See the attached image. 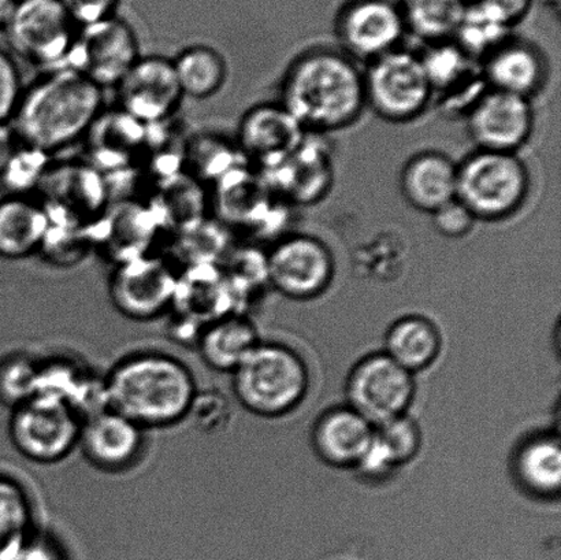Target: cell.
I'll list each match as a JSON object with an SVG mask.
<instances>
[{
	"instance_id": "1",
	"label": "cell",
	"mask_w": 561,
	"mask_h": 560,
	"mask_svg": "<svg viewBox=\"0 0 561 560\" xmlns=\"http://www.w3.org/2000/svg\"><path fill=\"white\" fill-rule=\"evenodd\" d=\"M278 102L307 134L350 128L367 110L363 68L340 48L308 49L286 69Z\"/></svg>"
},
{
	"instance_id": "2",
	"label": "cell",
	"mask_w": 561,
	"mask_h": 560,
	"mask_svg": "<svg viewBox=\"0 0 561 560\" xmlns=\"http://www.w3.org/2000/svg\"><path fill=\"white\" fill-rule=\"evenodd\" d=\"M104 108L101 87L59 68L43 71L24 88L10 125L21 142L54 157L84 140Z\"/></svg>"
},
{
	"instance_id": "3",
	"label": "cell",
	"mask_w": 561,
	"mask_h": 560,
	"mask_svg": "<svg viewBox=\"0 0 561 560\" xmlns=\"http://www.w3.org/2000/svg\"><path fill=\"white\" fill-rule=\"evenodd\" d=\"M197 389L190 366L158 351L125 356L103 377L104 405L145 431L185 421Z\"/></svg>"
},
{
	"instance_id": "4",
	"label": "cell",
	"mask_w": 561,
	"mask_h": 560,
	"mask_svg": "<svg viewBox=\"0 0 561 560\" xmlns=\"http://www.w3.org/2000/svg\"><path fill=\"white\" fill-rule=\"evenodd\" d=\"M531 175L518 153L474 150L458 163L456 199L477 221L500 222L529 199Z\"/></svg>"
},
{
	"instance_id": "5",
	"label": "cell",
	"mask_w": 561,
	"mask_h": 560,
	"mask_svg": "<svg viewBox=\"0 0 561 560\" xmlns=\"http://www.w3.org/2000/svg\"><path fill=\"white\" fill-rule=\"evenodd\" d=\"M232 389L241 408L273 419L289 413L306 397L307 367L284 345L260 343L232 373Z\"/></svg>"
},
{
	"instance_id": "6",
	"label": "cell",
	"mask_w": 561,
	"mask_h": 560,
	"mask_svg": "<svg viewBox=\"0 0 561 560\" xmlns=\"http://www.w3.org/2000/svg\"><path fill=\"white\" fill-rule=\"evenodd\" d=\"M366 108L392 124H409L432 106L434 92L420 54L403 47L371 60L363 68Z\"/></svg>"
},
{
	"instance_id": "7",
	"label": "cell",
	"mask_w": 561,
	"mask_h": 560,
	"mask_svg": "<svg viewBox=\"0 0 561 560\" xmlns=\"http://www.w3.org/2000/svg\"><path fill=\"white\" fill-rule=\"evenodd\" d=\"M82 419L80 411L65 400L36 395L11 410L9 438L22 458L55 465L79 446Z\"/></svg>"
},
{
	"instance_id": "8",
	"label": "cell",
	"mask_w": 561,
	"mask_h": 560,
	"mask_svg": "<svg viewBox=\"0 0 561 560\" xmlns=\"http://www.w3.org/2000/svg\"><path fill=\"white\" fill-rule=\"evenodd\" d=\"M79 30L59 0H20L3 32L11 52L47 71L66 68Z\"/></svg>"
},
{
	"instance_id": "9",
	"label": "cell",
	"mask_w": 561,
	"mask_h": 560,
	"mask_svg": "<svg viewBox=\"0 0 561 560\" xmlns=\"http://www.w3.org/2000/svg\"><path fill=\"white\" fill-rule=\"evenodd\" d=\"M178 279V268L156 252L115 265L108 278V298L128 320H158L172 310Z\"/></svg>"
},
{
	"instance_id": "10",
	"label": "cell",
	"mask_w": 561,
	"mask_h": 560,
	"mask_svg": "<svg viewBox=\"0 0 561 560\" xmlns=\"http://www.w3.org/2000/svg\"><path fill=\"white\" fill-rule=\"evenodd\" d=\"M141 57L134 26L117 14L80 27L66 68L107 90L117 87Z\"/></svg>"
},
{
	"instance_id": "11",
	"label": "cell",
	"mask_w": 561,
	"mask_h": 560,
	"mask_svg": "<svg viewBox=\"0 0 561 560\" xmlns=\"http://www.w3.org/2000/svg\"><path fill=\"white\" fill-rule=\"evenodd\" d=\"M266 256L268 284L286 298H318L333 282V252L316 236L286 233L274 241Z\"/></svg>"
},
{
	"instance_id": "12",
	"label": "cell",
	"mask_w": 561,
	"mask_h": 560,
	"mask_svg": "<svg viewBox=\"0 0 561 560\" xmlns=\"http://www.w3.org/2000/svg\"><path fill=\"white\" fill-rule=\"evenodd\" d=\"M37 192L49 222L90 227L110 206L106 178L88 162H53Z\"/></svg>"
},
{
	"instance_id": "13",
	"label": "cell",
	"mask_w": 561,
	"mask_h": 560,
	"mask_svg": "<svg viewBox=\"0 0 561 560\" xmlns=\"http://www.w3.org/2000/svg\"><path fill=\"white\" fill-rule=\"evenodd\" d=\"M414 395L412 373L385 353L366 356L354 367L346 381L350 408L373 426L404 415Z\"/></svg>"
},
{
	"instance_id": "14",
	"label": "cell",
	"mask_w": 561,
	"mask_h": 560,
	"mask_svg": "<svg viewBox=\"0 0 561 560\" xmlns=\"http://www.w3.org/2000/svg\"><path fill=\"white\" fill-rule=\"evenodd\" d=\"M272 195L291 207L317 205L334 183L333 153L324 136L307 134L306 139L283 162L256 170Z\"/></svg>"
},
{
	"instance_id": "15",
	"label": "cell",
	"mask_w": 561,
	"mask_h": 560,
	"mask_svg": "<svg viewBox=\"0 0 561 560\" xmlns=\"http://www.w3.org/2000/svg\"><path fill=\"white\" fill-rule=\"evenodd\" d=\"M405 35L400 8L385 0H350L335 19L339 48L357 64L400 48Z\"/></svg>"
},
{
	"instance_id": "16",
	"label": "cell",
	"mask_w": 561,
	"mask_h": 560,
	"mask_svg": "<svg viewBox=\"0 0 561 560\" xmlns=\"http://www.w3.org/2000/svg\"><path fill=\"white\" fill-rule=\"evenodd\" d=\"M121 112L146 126L167 124L184 101L172 59L148 55L114 88Z\"/></svg>"
},
{
	"instance_id": "17",
	"label": "cell",
	"mask_w": 561,
	"mask_h": 560,
	"mask_svg": "<svg viewBox=\"0 0 561 560\" xmlns=\"http://www.w3.org/2000/svg\"><path fill=\"white\" fill-rule=\"evenodd\" d=\"M465 121L476 150L518 153L535 130V110L529 99L488 90Z\"/></svg>"
},
{
	"instance_id": "18",
	"label": "cell",
	"mask_w": 561,
	"mask_h": 560,
	"mask_svg": "<svg viewBox=\"0 0 561 560\" xmlns=\"http://www.w3.org/2000/svg\"><path fill=\"white\" fill-rule=\"evenodd\" d=\"M307 132L277 102L256 104L241 117L236 146L255 170L276 167L306 139Z\"/></svg>"
},
{
	"instance_id": "19",
	"label": "cell",
	"mask_w": 561,
	"mask_h": 560,
	"mask_svg": "<svg viewBox=\"0 0 561 560\" xmlns=\"http://www.w3.org/2000/svg\"><path fill=\"white\" fill-rule=\"evenodd\" d=\"M146 446V431L108 408L82 419L79 446L87 462L107 473L126 471L139 462Z\"/></svg>"
},
{
	"instance_id": "20",
	"label": "cell",
	"mask_w": 561,
	"mask_h": 560,
	"mask_svg": "<svg viewBox=\"0 0 561 560\" xmlns=\"http://www.w3.org/2000/svg\"><path fill=\"white\" fill-rule=\"evenodd\" d=\"M163 230L167 229L152 206L135 201L110 205L103 216L92 224L95 250H102L113 266L156 254L152 250Z\"/></svg>"
},
{
	"instance_id": "21",
	"label": "cell",
	"mask_w": 561,
	"mask_h": 560,
	"mask_svg": "<svg viewBox=\"0 0 561 560\" xmlns=\"http://www.w3.org/2000/svg\"><path fill=\"white\" fill-rule=\"evenodd\" d=\"M489 90L531 101L546 88L549 62L536 44L511 36L480 62Z\"/></svg>"
},
{
	"instance_id": "22",
	"label": "cell",
	"mask_w": 561,
	"mask_h": 560,
	"mask_svg": "<svg viewBox=\"0 0 561 560\" xmlns=\"http://www.w3.org/2000/svg\"><path fill=\"white\" fill-rule=\"evenodd\" d=\"M239 312L232 288L218 263H206L179 272L178 288L169 315L205 328L217 318Z\"/></svg>"
},
{
	"instance_id": "23",
	"label": "cell",
	"mask_w": 561,
	"mask_h": 560,
	"mask_svg": "<svg viewBox=\"0 0 561 560\" xmlns=\"http://www.w3.org/2000/svg\"><path fill=\"white\" fill-rule=\"evenodd\" d=\"M458 163L447 153L422 151L405 162L400 173V191L415 210L426 214L456 199Z\"/></svg>"
},
{
	"instance_id": "24",
	"label": "cell",
	"mask_w": 561,
	"mask_h": 560,
	"mask_svg": "<svg viewBox=\"0 0 561 560\" xmlns=\"http://www.w3.org/2000/svg\"><path fill=\"white\" fill-rule=\"evenodd\" d=\"M374 426L346 408H335L319 416L312 444L324 462L335 468H355L373 441Z\"/></svg>"
},
{
	"instance_id": "25",
	"label": "cell",
	"mask_w": 561,
	"mask_h": 560,
	"mask_svg": "<svg viewBox=\"0 0 561 560\" xmlns=\"http://www.w3.org/2000/svg\"><path fill=\"white\" fill-rule=\"evenodd\" d=\"M147 135L148 126L137 123L118 107L113 114L104 110L84 139L92 157L88 163L99 172L124 170L145 148Z\"/></svg>"
},
{
	"instance_id": "26",
	"label": "cell",
	"mask_w": 561,
	"mask_h": 560,
	"mask_svg": "<svg viewBox=\"0 0 561 560\" xmlns=\"http://www.w3.org/2000/svg\"><path fill=\"white\" fill-rule=\"evenodd\" d=\"M48 228L47 212L35 197L5 195L0 199V260L37 255Z\"/></svg>"
},
{
	"instance_id": "27",
	"label": "cell",
	"mask_w": 561,
	"mask_h": 560,
	"mask_svg": "<svg viewBox=\"0 0 561 560\" xmlns=\"http://www.w3.org/2000/svg\"><path fill=\"white\" fill-rule=\"evenodd\" d=\"M260 343V334L249 316L232 312L207 323L195 348L211 370L232 375Z\"/></svg>"
},
{
	"instance_id": "28",
	"label": "cell",
	"mask_w": 561,
	"mask_h": 560,
	"mask_svg": "<svg viewBox=\"0 0 561 560\" xmlns=\"http://www.w3.org/2000/svg\"><path fill=\"white\" fill-rule=\"evenodd\" d=\"M442 344V334L431 320L422 316H407L389 328L385 354L414 375L437 359Z\"/></svg>"
},
{
	"instance_id": "29",
	"label": "cell",
	"mask_w": 561,
	"mask_h": 560,
	"mask_svg": "<svg viewBox=\"0 0 561 560\" xmlns=\"http://www.w3.org/2000/svg\"><path fill=\"white\" fill-rule=\"evenodd\" d=\"M184 98L208 101L227 85V59L217 48L207 44H192L172 59Z\"/></svg>"
},
{
	"instance_id": "30",
	"label": "cell",
	"mask_w": 561,
	"mask_h": 560,
	"mask_svg": "<svg viewBox=\"0 0 561 560\" xmlns=\"http://www.w3.org/2000/svg\"><path fill=\"white\" fill-rule=\"evenodd\" d=\"M168 254H162L178 271L185 267L219 263L232 247L230 230L218 219H202L173 232Z\"/></svg>"
},
{
	"instance_id": "31",
	"label": "cell",
	"mask_w": 561,
	"mask_h": 560,
	"mask_svg": "<svg viewBox=\"0 0 561 560\" xmlns=\"http://www.w3.org/2000/svg\"><path fill=\"white\" fill-rule=\"evenodd\" d=\"M515 475L530 493L558 496L561 484V449L558 436L541 435L527 441L515 457Z\"/></svg>"
},
{
	"instance_id": "32",
	"label": "cell",
	"mask_w": 561,
	"mask_h": 560,
	"mask_svg": "<svg viewBox=\"0 0 561 560\" xmlns=\"http://www.w3.org/2000/svg\"><path fill=\"white\" fill-rule=\"evenodd\" d=\"M30 492L13 477L0 473V560H11L36 532Z\"/></svg>"
},
{
	"instance_id": "33",
	"label": "cell",
	"mask_w": 561,
	"mask_h": 560,
	"mask_svg": "<svg viewBox=\"0 0 561 560\" xmlns=\"http://www.w3.org/2000/svg\"><path fill=\"white\" fill-rule=\"evenodd\" d=\"M465 9V0H405L400 8L407 35L423 46L454 41Z\"/></svg>"
},
{
	"instance_id": "34",
	"label": "cell",
	"mask_w": 561,
	"mask_h": 560,
	"mask_svg": "<svg viewBox=\"0 0 561 560\" xmlns=\"http://www.w3.org/2000/svg\"><path fill=\"white\" fill-rule=\"evenodd\" d=\"M513 31L491 5L483 0H472L466 3L454 42L466 55L480 64L493 49L514 36Z\"/></svg>"
},
{
	"instance_id": "35",
	"label": "cell",
	"mask_w": 561,
	"mask_h": 560,
	"mask_svg": "<svg viewBox=\"0 0 561 560\" xmlns=\"http://www.w3.org/2000/svg\"><path fill=\"white\" fill-rule=\"evenodd\" d=\"M184 163L186 173L202 184H216L225 175L249 164L234 140L213 135L197 136L186 142Z\"/></svg>"
},
{
	"instance_id": "36",
	"label": "cell",
	"mask_w": 561,
	"mask_h": 560,
	"mask_svg": "<svg viewBox=\"0 0 561 560\" xmlns=\"http://www.w3.org/2000/svg\"><path fill=\"white\" fill-rule=\"evenodd\" d=\"M417 54L434 96L453 90L480 70V64L466 55L454 41L431 44Z\"/></svg>"
},
{
	"instance_id": "37",
	"label": "cell",
	"mask_w": 561,
	"mask_h": 560,
	"mask_svg": "<svg viewBox=\"0 0 561 560\" xmlns=\"http://www.w3.org/2000/svg\"><path fill=\"white\" fill-rule=\"evenodd\" d=\"M95 250L92 225L49 222L46 238L37 255L54 267L70 268L84 262Z\"/></svg>"
},
{
	"instance_id": "38",
	"label": "cell",
	"mask_w": 561,
	"mask_h": 560,
	"mask_svg": "<svg viewBox=\"0 0 561 560\" xmlns=\"http://www.w3.org/2000/svg\"><path fill=\"white\" fill-rule=\"evenodd\" d=\"M42 361L16 353L0 359V404L13 410L35 397Z\"/></svg>"
},
{
	"instance_id": "39",
	"label": "cell",
	"mask_w": 561,
	"mask_h": 560,
	"mask_svg": "<svg viewBox=\"0 0 561 560\" xmlns=\"http://www.w3.org/2000/svg\"><path fill=\"white\" fill-rule=\"evenodd\" d=\"M53 158L20 141L0 173V184L5 195L31 196V191H37L44 174L51 167Z\"/></svg>"
},
{
	"instance_id": "40",
	"label": "cell",
	"mask_w": 561,
	"mask_h": 560,
	"mask_svg": "<svg viewBox=\"0 0 561 560\" xmlns=\"http://www.w3.org/2000/svg\"><path fill=\"white\" fill-rule=\"evenodd\" d=\"M374 437L398 468L415 458L422 442L420 426L405 414L374 426Z\"/></svg>"
},
{
	"instance_id": "41",
	"label": "cell",
	"mask_w": 561,
	"mask_h": 560,
	"mask_svg": "<svg viewBox=\"0 0 561 560\" xmlns=\"http://www.w3.org/2000/svg\"><path fill=\"white\" fill-rule=\"evenodd\" d=\"M232 414V403L227 395L218 389H197L186 420L197 431L213 435L227 430Z\"/></svg>"
},
{
	"instance_id": "42",
	"label": "cell",
	"mask_w": 561,
	"mask_h": 560,
	"mask_svg": "<svg viewBox=\"0 0 561 560\" xmlns=\"http://www.w3.org/2000/svg\"><path fill=\"white\" fill-rule=\"evenodd\" d=\"M24 88L14 58L0 48V123H10L13 118Z\"/></svg>"
},
{
	"instance_id": "43",
	"label": "cell",
	"mask_w": 561,
	"mask_h": 560,
	"mask_svg": "<svg viewBox=\"0 0 561 560\" xmlns=\"http://www.w3.org/2000/svg\"><path fill=\"white\" fill-rule=\"evenodd\" d=\"M433 227L444 238L458 240L466 238L478 222L469 208L455 199L432 214Z\"/></svg>"
},
{
	"instance_id": "44",
	"label": "cell",
	"mask_w": 561,
	"mask_h": 560,
	"mask_svg": "<svg viewBox=\"0 0 561 560\" xmlns=\"http://www.w3.org/2000/svg\"><path fill=\"white\" fill-rule=\"evenodd\" d=\"M79 27L117 15L121 0H59Z\"/></svg>"
},
{
	"instance_id": "45",
	"label": "cell",
	"mask_w": 561,
	"mask_h": 560,
	"mask_svg": "<svg viewBox=\"0 0 561 560\" xmlns=\"http://www.w3.org/2000/svg\"><path fill=\"white\" fill-rule=\"evenodd\" d=\"M11 560H66L62 547L55 537L36 530Z\"/></svg>"
},
{
	"instance_id": "46",
	"label": "cell",
	"mask_w": 561,
	"mask_h": 560,
	"mask_svg": "<svg viewBox=\"0 0 561 560\" xmlns=\"http://www.w3.org/2000/svg\"><path fill=\"white\" fill-rule=\"evenodd\" d=\"M483 2L491 5L513 30L526 19L533 5V0H483Z\"/></svg>"
},
{
	"instance_id": "47",
	"label": "cell",
	"mask_w": 561,
	"mask_h": 560,
	"mask_svg": "<svg viewBox=\"0 0 561 560\" xmlns=\"http://www.w3.org/2000/svg\"><path fill=\"white\" fill-rule=\"evenodd\" d=\"M19 145L20 140L15 135L13 126L10 123H0V173H2L5 163L9 162Z\"/></svg>"
},
{
	"instance_id": "48",
	"label": "cell",
	"mask_w": 561,
	"mask_h": 560,
	"mask_svg": "<svg viewBox=\"0 0 561 560\" xmlns=\"http://www.w3.org/2000/svg\"><path fill=\"white\" fill-rule=\"evenodd\" d=\"M19 3L20 0H0V30L3 31L5 25L9 24Z\"/></svg>"
},
{
	"instance_id": "49",
	"label": "cell",
	"mask_w": 561,
	"mask_h": 560,
	"mask_svg": "<svg viewBox=\"0 0 561 560\" xmlns=\"http://www.w3.org/2000/svg\"><path fill=\"white\" fill-rule=\"evenodd\" d=\"M536 2L546 5L548 9L559 10L560 8V0H533V3Z\"/></svg>"
},
{
	"instance_id": "50",
	"label": "cell",
	"mask_w": 561,
	"mask_h": 560,
	"mask_svg": "<svg viewBox=\"0 0 561 560\" xmlns=\"http://www.w3.org/2000/svg\"><path fill=\"white\" fill-rule=\"evenodd\" d=\"M385 2H388L393 5H398V8H401V5L404 4L405 0H385Z\"/></svg>"
},
{
	"instance_id": "51",
	"label": "cell",
	"mask_w": 561,
	"mask_h": 560,
	"mask_svg": "<svg viewBox=\"0 0 561 560\" xmlns=\"http://www.w3.org/2000/svg\"><path fill=\"white\" fill-rule=\"evenodd\" d=\"M466 3L472 2V0H465Z\"/></svg>"
}]
</instances>
